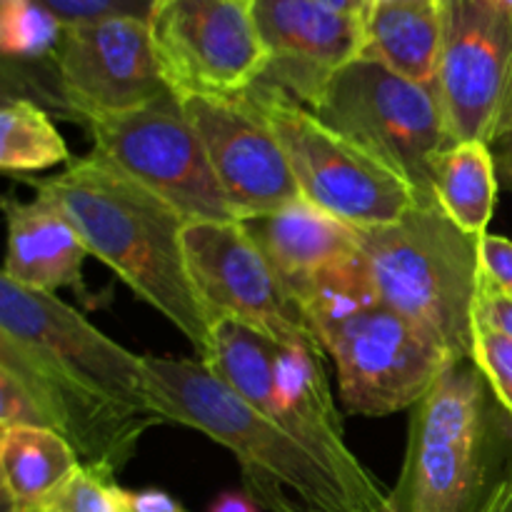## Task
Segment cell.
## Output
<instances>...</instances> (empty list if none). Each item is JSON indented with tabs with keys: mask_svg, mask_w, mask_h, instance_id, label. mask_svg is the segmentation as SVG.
<instances>
[{
	"mask_svg": "<svg viewBox=\"0 0 512 512\" xmlns=\"http://www.w3.org/2000/svg\"><path fill=\"white\" fill-rule=\"evenodd\" d=\"M480 273L483 283L512 298V240L505 235H480Z\"/></svg>",
	"mask_w": 512,
	"mask_h": 512,
	"instance_id": "28",
	"label": "cell"
},
{
	"mask_svg": "<svg viewBox=\"0 0 512 512\" xmlns=\"http://www.w3.org/2000/svg\"><path fill=\"white\" fill-rule=\"evenodd\" d=\"M500 405L475 360H453L413 408L393 512H485L512 478L498 448Z\"/></svg>",
	"mask_w": 512,
	"mask_h": 512,
	"instance_id": "4",
	"label": "cell"
},
{
	"mask_svg": "<svg viewBox=\"0 0 512 512\" xmlns=\"http://www.w3.org/2000/svg\"><path fill=\"white\" fill-rule=\"evenodd\" d=\"M130 508L133 512H190L178 498L160 488L130 490Z\"/></svg>",
	"mask_w": 512,
	"mask_h": 512,
	"instance_id": "30",
	"label": "cell"
},
{
	"mask_svg": "<svg viewBox=\"0 0 512 512\" xmlns=\"http://www.w3.org/2000/svg\"><path fill=\"white\" fill-rule=\"evenodd\" d=\"M438 98L450 138L493 148L512 125V0H443Z\"/></svg>",
	"mask_w": 512,
	"mask_h": 512,
	"instance_id": "12",
	"label": "cell"
},
{
	"mask_svg": "<svg viewBox=\"0 0 512 512\" xmlns=\"http://www.w3.org/2000/svg\"><path fill=\"white\" fill-rule=\"evenodd\" d=\"M165 423L208 435L235 455L245 493L270 512H365L340 480L275 420L245 403L203 360L143 355Z\"/></svg>",
	"mask_w": 512,
	"mask_h": 512,
	"instance_id": "3",
	"label": "cell"
},
{
	"mask_svg": "<svg viewBox=\"0 0 512 512\" xmlns=\"http://www.w3.org/2000/svg\"><path fill=\"white\" fill-rule=\"evenodd\" d=\"M88 130L95 155L165 200L188 223L238 220L173 90L143 108L98 120Z\"/></svg>",
	"mask_w": 512,
	"mask_h": 512,
	"instance_id": "9",
	"label": "cell"
},
{
	"mask_svg": "<svg viewBox=\"0 0 512 512\" xmlns=\"http://www.w3.org/2000/svg\"><path fill=\"white\" fill-rule=\"evenodd\" d=\"M150 40L165 85L185 95H243L268 70L255 0H153Z\"/></svg>",
	"mask_w": 512,
	"mask_h": 512,
	"instance_id": "11",
	"label": "cell"
},
{
	"mask_svg": "<svg viewBox=\"0 0 512 512\" xmlns=\"http://www.w3.org/2000/svg\"><path fill=\"white\" fill-rule=\"evenodd\" d=\"M63 25L95 23L105 18L148 20L153 0H40Z\"/></svg>",
	"mask_w": 512,
	"mask_h": 512,
	"instance_id": "26",
	"label": "cell"
},
{
	"mask_svg": "<svg viewBox=\"0 0 512 512\" xmlns=\"http://www.w3.org/2000/svg\"><path fill=\"white\" fill-rule=\"evenodd\" d=\"M48 428L38 400L8 370H0V430Z\"/></svg>",
	"mask_w": 512,
	"mask_h": 512,
	"instance_id": "27",
	"label": "cell"
},
{
	"mask_svg": "<svg viewBox=\"0 0 512 512\" xmlns=\"http://www.w3.org/2000/svg\"><path fill=\"white\" fill-rule=\"evenodd\" d=\"M63 28L40 0H0V50L5 60H50Z\"/></svg>",
	"mask_w": 512,
	"mask_h": 512,
	"instance_id": "23",
	"label": "cell"
},
{
	"mask_svg": "<svg viewBox=\"0 0 512 512\" xmlns=\"http://www.w3.org/2000/svg\"><path fill=\"white\" fill-rule=\"evenodd\" d=\"M295 300L308 318L310 328L318 335L323 325L335 323V320L375 303V300H380V295L375 290L368 260L360 250L355 258L330 265V268L320 270L318 275L305 280L295 290Z\"/></svg>",
	"mask_w": 512,
	"mask_h": 512,
	"instance_id": "22",
	"label": "cell"
},
{
	"mask_svg": "<svg viewBox=\"0 0 512 512\" xmlns=\"http://www.w3.org/2000/svg\"><path fill=\"white\" fill-rule=\"evenodd\" d=\"M3 512H33V510L18 508V505H15V503H10L8 498H3Z\"/></svg>",
	"mask_w": 512,
	"mask_h": 512,
	"instance_id": "36",
	"label": "cell"
},
{
	"mask_svg": "<svg viewBox=\"0 0 512 512\" xmlns=\"http://www.w3.org/2000/svg\"><path fill=\"white\" fill-rule=\"evenodd\" d=\"M478 325L512 338V298L483 283L478 298V313H475V328Z\"/></svg>",
	"mask_w": 512,
	"mask_h": 512,
	"instance_id": "29",
	"label": "cell"
},
{
	"mask_svg": "<svg viewBox=\"0 0 512 512\" xmlns=\"http://www.w3.org/2000/svg\"><path fill=\"white\" fill-rule=\"evenodd\" d=\"M310 110L403 173L425 203H435V160L455 143L438 90L358 55L330 75Z\"/></svg>",
	"mask_w": 512,
	"mask_h": 512,
	"instance_id": "7",
	"label": "cell"
},
{
	"mask_svg": "<svg viewBox=\"0 0 512 512\" xmlns=\"http://www.w3.org/2000/svg\"><path fill=\"white\" fill-rule=\"evenodd\" d=\"M255 23L268 50L260 80L313 108L335 70L363 53V23L318 0H255Z\"/></svg>",
	"mask_w": 512,
	"mask_h": 512,
	"instance_id": "15",
	"label": "cell"
},
{
	"mask_svg": "<svg viewBox=\"0 0 512 512\" xmlns=\"http://www.w3.org/2000/svg\"><path fill=\"white\" fill-rule=\"evenodd\" d=\"M208 512H263V508L245 490L243 493L240 490H228V493H220L210 503Z\"/></svg>",
	"mask_w": 512,
	"mask_h": 512,
	"instance_id": "31",
	"label": "cell"
},
{
	"mask_svg": "<svg viewBox=\"0 0 512 512\" xmlns=\"http://www.w3.org/2000/svg\"><path fill=\"white\" fill-rule=\"evenodd\" d=\"M33 188L68 218L93 258L170 320L198 360L208 358L213 328L190 280L183 245L188 220L178 210L95 153L35 180Z\"/></svg>",
	"mask_w": 512,
	"mask_h": 512,
	"instance_id": "2",
	"label": "cell"
},
{
	"mask_svg": "<svg viewBox=\"0 0 512 512\" xmlns=\"http://www.w3.org/2000/svg\"><path fill=\"white\" fill-rule=\"evenodd\" d=\"M3 208L8 218L3 278L48 295L63 288L83 290V265L90 253L68 218L40 195L30 203L5 200Z\"/></svg>",
	"mask_w": 512,
	"mask_h": 512,
	"instance_id": "16",
	"label": "cell"
},
{
	"mask_svg": "<svg viewBox=\"0 0 512 512\" xmlns=\"http://www.w3.org/2000/svg\"><path fill=\"white\" fill-rule=\"evenodd\" d=\"M0 370L38 400L48 430L85 468L118 475L148 430L165 425L145 360L48 293L0 278Z\"/></svg>",
	"mask_w": 512,
	"mask_h": 512,
	"instance_id": "1",
	"label": "cell"
},
{
	"mask_svg": "<svg viewBox=\"0 0 512 512\" xmlns=\"http://www.w3.org/2000/svg\"><path fill=\"white\" fill-rule=\"evenodd\" d=\"M338 370L348 413L385 418L415 408L453 363V355L423 328L383 300L318 330Z\"/></svg>",
	"mask_w": 512,
	"mask_h": 512,
	"instance_id": "8",
	"label": "cell"
},
{
	"mask_svg": "<svg viewBox=\"0 0 512 512\" xmlns=\"http://www.w3.org/2000/svg\"><path fill=\"white\" fill-rule=\"evenodd\" d=\"M433 195L443 213L468 235L488 233L498 200L493 148L460 140L445 148L433 168Z\"/></svg>",
	"mask_w": 512,
	"mask_h": 512,
	"instance_id": "20",
	"label": "cell"
},
{
	"mask_svg": "<svg viewBox=\"0 0 512 512\" xmlns=\"http://www.w3.org/2000/svg\"><path fill=\"white\" fill-rule=\"evenodd\" d=\"M180 103L235 218H263L303 198L283 145L248 93L185 95Z\"/></svg>",
	"mask_w": 512,
	"mask_h": 512,
	"instance_id": "14",
	"label": "cell"
},
{
	"mask_svg": "<svg viewBox=\"0 0 512 512\" xmlns=\"http://www.w3.org/2000/svg\"><path fill=\"white\" fill-rule=\"evenodd\" d=\"M318 3L328 5V8H335V10H343V13H353V0H318Z\"/></svg>",
	"mask_w": 512,
	"mask_h": 512,
	"instance_id": "35",
	"label": "cell"
},
{
	"mask_svg": "<svg viewBox=\"0 0 512 512\" xmlns=\"http://www.w3.org/2000/svg\"><path fill=\"white\" fill-rule=\"evenodd\" d=\"M248 95L283 145L308 203L350 228L395 223L425 203L403 173L278 85L258 80Z\"/></svg>",
	"mask_w": 512,
	"mask_h": 512,
	"instance_id": "6",
	"label": "cell"
},
{
	"mask_svg": "<svg viewBox=\"0 0 512 512\" xmlns=\"http://www.w3.org/2000/svg\"><path fill=\"white\" fill-rule=\"evenodd\" d=\"M73 445L48 428L0 430V485L3 498L18 508L38 510L45 498L80 470Z\"/></svg>",
	"mask_w": 512,
	"mask_h": 512,
	"instance_id": "19",
	"label": "cell"
},
{
	"mask_svg": "<svg viewBox=\"0 0 512 512\" xmlns=\"http://www.w3.org/2000/svg\"><path fill=\"white\" fill-rule=\"evenodd\" d=\"M373 5H375V0H353L355 18L363 23V30H365V20H368L370 13H373Z\"/></svg>",
	"mask_w": 512,
	"mask_h": 512,
	"instance_id": "34",
	"label": "cell"
},
{
	"mask_svg": "<svg viewBox=\"0 0 512 512\" xmlns=\"http://www.w3.org/2000/svg\"><path fill=\"white\" fill-rule=\"evenodd\" d=\"M443 53V0L375 3L365 20L363 53L420 85H438Z\"/></svg>",
	"mask_w": 512,
	"mask_h": 512,
	"instance_id": "18",
	"label": "cell"
},
{
	"mask_svg": "<svg viewBox=\"0 0 512 512\" xmlns=\"http://www.w3.org/2000/svg\"><path fill=\"white\" fill-rule=\"evenodd\" d=\"M355 233L380 300L433 335L455 360H473L483 288L480 238L460 230L438 203Z\"/></svg>",
	"mask_w": 512,
	"mask_h": 512,
	"instance_id": "5",
	"label": "cell"
},
{
	"mask_svg": "<svg viewBox=\"0 0 512 512\" xmlns=\"http://www.w3.org/2000/svg\"><path fill=\"white\" fill-rule=\"evenodd\" d=\"M288 290H295L335 263L360 253L358 233L305 198L263 218L240 220Z\"/></svg>",
	"mask_w": 512,
	"mask_h": 512,
	"instance_id": "17",
	"label": "cell"
},
{
	"mask_svg": "<svg viewBox=\"0 0 512 512\" xmlns=\"http://www.w3.org/2000/svg\"><path fill=\"white\" fill-rule=\"evenodd\" d=\"M485 512H512V478L500 485L498 493L493 495V500H490Z\"/></svg>",
	"mask_w": 512,
	"mask_h": 512,
	"instance_id": "33",
	"label": "cell"
},
{
	"mask_svg": "<svg viewBox=\"0 0 512 512\" xmlns=\"http://www.w3.org/2000/svg\"><path fill=\"white\" fill-rule=\"evenodd\" d=\"M183 245L210 328L230 320L273 343L323 350L298 300L240 220L188 223Z\"/></svg>",
	"mask_w": 512,
	"mask_h": 512,
	"instance_id": "10",
	"label": "cell"
},
{
	"mask_svg": "<svg viewBox=\"0 0 512 512\" xmlns=\"http://www.w3.org/2000/svg\"><path fill=\"white\" fill-rule=\"evenodd\" d=\"M60 163H73L65 138L53 118L28 98L5 95L0 110V168L3 173H38Z\"/></svg>",
	"mask_w": 512,
	"mask_h": 512,
	"instance_id": "21",
	"label": "cell"
},
{
	"mask_svg": "<svg viewBox=\"0 0 512 512\" xmlns=\"http://www.w3.org/2000/svg\"><path fill=\"white\" fill-rule=\"evenodd\" d=\"M375 3H415V0H375Z\"/></svg>",
	"mask_w": 512,
	"mask_h": 512,
	"instance_id": "37",
	"label": "cell"
},
{
	"mask_svg": "<svg viewBox=\"0 0 512 512\" xmlns=\"http://www.w3.org/2000/svg\"><path fill=\"white\" fill-rule=\"evenodd\" d=\"M35 512H133L130 490L120 488L115 475L80 465Z\"/></svg>",
	"mask_w": 512,
	"mask_h": 512,
	"instance_id": "24",
	"label": "cell"
},
{
	"mask_svg": "<svg viewBox=\"0 0 512 512\" xmlns=\"http://www.w3.org/2000/svg\"><path fill=\"white\" fill-rule=\"evenodd\" d=\"M493 148L498 150V155H495V158H498L500 168H503V175L508 178V183L512 188V125L508 128V133H505L503 138L493 145Z\"/></svg>",
	"mask_w": 512,
	"mask_h": 512,
	"instance_id": "32",
	"label": "cell"
},
{
	"mask_svg": "<svg viewBox=\"0 0 512 512\" xmlns=\"http://www.w3.org/2000/svg\"><path fill=\"white\" fill-rule=\"evenodd\" d=\"M473 360L488 380L500 408L512 418V338L488 328H475Z\"/></svg>",
	"mask_w": 512,
	"mask_h": 512,
	"instance_id": "25",
	"label": "cell"
},
{
	"mask_svg": "<svg viewBox=\"0 0 512 512\" xmlns=\"http://www.w3.org/2000/svg\"><path fill=\"white\" fill-rule=\"evenodd\" d=\"M50 63L60 105L85 125L143 108L170 90L143 18L65 25Z\"/></svg>",
	"mask_w": 512,
	"mask_h": 512,
	"instance_id": "13",
	"label": "cell"
}]
</instances>
